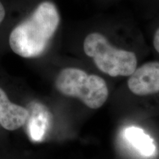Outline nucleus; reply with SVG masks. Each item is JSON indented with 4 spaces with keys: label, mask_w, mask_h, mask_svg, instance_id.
I'll list each match as a JSON object with an SVG mask.
<instances>
[{
    "label": "nucleus",
    "mask_w": 159,
    "mask_h": 159,
    "mask_svg": "<svg viewBox=\"0 0 159 159\" xmlns=\"http://www.w3.org/2000/svg\"><path fill=\"white\" fill-rule=\"evenodd\" d=\"M58 10L54 3H40L32 14L11 31L10 47L16 54L31 58L46 50L60 24Z\"/></svg>",
    "instance_id": "f257e3e1"
},
{
    "label": "nucleus",
    "mask_w": 159,
    "mask_h": 159,
    "mask_svg": "<svg viewBox=\"0 0 159 159\" xmlns=\"http://www.w3.org/2000/svg\"><path fill=\"white\" fill-rule=\"evenodd\" d=\"M55 87L61 94L76 97L91 109L102 107L108 97V88L104 79L73 67L60 71Z\"/></svg>",
    "instance_id": "f03ea898"
},
{
    "label": "nucleus",
    "mask_w": 159,
    "mask_h": 159,
    "mask_svg": "<svg viewBox=\"0 0 159 159\" xmlns=\"http://www.w3.org/2000/svg\"><path fill=\"white\" fill-rule=\"evenodd\" d=\"M83 50L99 70L111 77L130 76L137 68L134 52L113 47L104 35L97 32L85 37Z\"/></svg>",
    "instance_id": "7ed1b4c3"
},
{
    "label": "nucleus",
    "mask_w": 159,
    "mask_h": 159,
    "mask_svg": "<svg viewBox=\"0 0 159 159\" xmlns=\"http://www.w3.org/2000/svg\"><path fill=\"white\" fill-rule=\"evenodd\" d=\"M128 85L138 96L159 93V61H150L136 68L130 75Z\"/></svg>",
    "instance_id": "20e7f679"
},
{
    "label": "nucleus",
    "mask_w": 159,
    "mask_h": 159,
    "mask_svg": "<svg viewBox=\"0 0 159 159\" xmlns=\"http://www.w3.org/2000/svg\"><path fill=\"white\" fill-rule=\"evenodd\" d=\"M27 108L14 104L0 88V125L7 130H15L27 123L29 118Z\"/></svg>",
    "instance_id": "39448f33"
},
{
    "label": "nucleus",
    "mask_w": 159,
    "mask_h": 159,
    "mask_svg": "<svg viewBox=\"0 0 159 159\" xmlns=\"http://www.w3.org/2000/svg\"><path fill=\"white\" fill-rule=\"evenodd\" d=\"M32 112L27 119V130L32 140L39 142L44 137L49 127V118L47 111L40 104L32 107Z\"/></svg>",
    "instance_id": "423d86ee"
},
{
    "label": "nucleus",
    "mask_w": 159,
    "mask_h": 159,
    "mask_svg": "<svg viewBox=\"0 0 159 159\" xmlns=\"http://www.w3.org/2000/svg\"><path fill=\"white\" fill-rule=\"evenodd\" d=\"M125 137L141 154L151 156L156 152L154 141L141 128L136 127L128 128L125 130Z\"/></svg>",
    "instance_id": "0eeeda50"
},
{
    "label": "nucleus",
    "mask_w": 159,
    "mask_h": 159,
    "mask_svg": "<svg viewBox=\"0 0 159 159\" xmlns=\"http://www.w3.org/2000/svg\"><path fill=\"white\" fill-rule=\"evenodd\" d=\"M152 44H153L154 49H156V51L159 53V26L156 29V30L155 31L153 39H152Z\"/></svg>",
    "instance_id": "6e6552de"
},
{
    "label": "nucleus",
    "mask_w": 159,
    "mask_h": 159,
    "mask_svg": "<svg viewBox=\"0 0 159 159\" xmlns=\"http://www.w3.org/2000/svg\"><path fill=\"white\" fill-rule=\"evenodd\" d=\"M6 14V11L5 9V7H4L2 3L0 2V25H1L2 22L3 21V20L5 19Z\"/></svg>",
    "instance_id": "1a4fd4ad"
}]
</instances>
